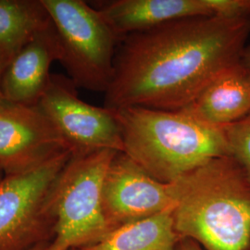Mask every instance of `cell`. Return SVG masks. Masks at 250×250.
Returning a JSON list of instances; mask_svg holds the SVG:
<instances>
[{
    "instance_id": "6da1fadb",
    "label": "cell",
    "mask_w": 250,
    "mask_h": 250,
    "mask_svg": "<svg viewBox=\"0 0 250 250\" xmlns=\"http://www.w3.org/2000/svg\"><path fill=\"white\" fill-rule=\"evenodd\" d=\"M250 35V18L197 16L126 36L104 107L180 110L241 61Z\"/></svg>"
},
{
    "instance_id": "7a4b0ae2",
    "label": "cell",
    "mask_w": 250,
    "mask_h": 250,
    "mask_svg": "<svg viewBox=\"0 0 250 250\" xmlns=\"http://www.w3.org/2000/svg\"><path fill=\"white\" fill-rule=\"evenodd\" d=\"M176 182L172 217L180 238L204 250H250V181L237 161L216 158Z\"/></svg>"
},
{
    "instance_id": "3957f363",
    "label": "cell",
    "mask_w": 250,
    "mask_h": 250,
    "mask_svg": "<svg viewBox=\"0 0 250 250\" xmlns=\"http://www.w3.org/2000/svg\"><path fill=\"white\" fill-rule=\"evenodd\" d=\"M124 153L153 178L172 183L216 158L231 156L225 127L204 125L181 110H115Z\"/></svg>"
},
{
    "instance_id": "277c9868",
    "label": "cell",
    "mask_w": 250,
    "mask_h": 250,
    "mask_svg": "<svg viewBox=\"0 0 250 250\" xmlns=\"http://www.w3.org/2000/svg\"><path fill=\"white\" fill-rule=\"evenodd\" d=\"M60 45L61 63L77 88L106 93L120 39L97 8L83 0H42Z\"/></svg>"
},
{
    "instance_id": "5b68a950",
    "label": "cell",
    "mask_w": 250,
    "mask_h": 250,
    "mask_svg": "<svg viewBox=\"0 0 250 250\" xmlns=\"http://www.w3.org/2000/svg\"><path fill=\"white\" fill-rule=\"evenodd\" d=\"M118 151L72 155L54 193L56 232L47 250H74L111 232L102 207L103 182Z\"/></svg>"
},
{
    "instance_id": "8992f818",
    "label": "cell",
    "mask_w": 250,
    "mask_h": 250,
    "mask_svg": "<svg viewBox=\"0 0 250 250\" xmlns=\"http://www.w3.org/2000/svg\"><path fill=\"white\" fill-rule=\"evenodd\" d=\"M72 156L65 152L35 170L0 181V250H34L53 241L54 193Z\"/></svg>"
},
{
    "instance_id": "52a82bcc",
    "label": "cell",
    "mask_w": 250,
    "mask_h": 250,
    "mask_svg": "<svg viewBox=\"0 0 250 250\" xmlns=\"http://www.w3.org/2000/svg\"><path fill=\"white\" fill-rule=\"evenodd\" d=\"M38 106L62 134L72 155L104 149L124 151L115 110L82 100L70 78L52 74Z\"/></svg>"
},
{
    "instance_id": "ba28073f",
    "label": "cell",
    "mask_w": 250,
    "mask_h": 250,
    "mask_svg": "<svg viewBox=\"0 0 250 250\" xmlns=\"http://www.w3.org/2000/svg\"><path fill=\"white\" fill-rule=\"evenodd\" d=\"M177 195L176 181L160 182L125 153L117 152L103 182L102 207L113 231L175 207Z\"/></svg>"
},
{
    "instance_id": "9c48e42d",
    "label": "cell",
    "mask_w": 250,
    "mask_h": 250,
    "mask_svg": "<svg viewBox=\"0 0 250 250\" xmlns=\"http://www.w3.org/2000/svg\"><path fill=\"white\" fill-rule=\"evenodd\" d=\"M65 152H71L66 141L38 105L0 103V170L4 176L35 170Z\"/></svg>"
},
{
    "instance_id": "30bf717a",
    "label": "cell",
    "mask_w": 250,
    "mask_h": 250,
    "mask_svg": "<svg viewBox=\"0 0 250 250\" xmlns=\"http://www.w3.org/2000/svg\"><path fill=\"white\" fill-rule=\"evenodd\" d=\"M59 59L60 45L51 22L9 61L2 79L3 99L21 105H38L51 80L50 67Z\"/></svg>"
},
{
    "instance_id": "8fae6325",
    "label": "cell",
    "mask_w": 250,
    "mask_h": 250,
    "mask_svg": "<svg viewBox=\"0 0 250 250\" xmlns=\"http://www.w3.org/2000/svg\"><path fill=\"white\" fill-rule=\"evenodd\" d=\"M198 122L226 127L250 112V74L241 61L219 72L180 109Z\"/></svg>"
},
{
    "instance_id": "7c38bea8",
    "label": "cell",
    "mask_w": 250,
    "mask_h": 250,
    "mask_svg": "<svg viewBox=\"0 0 250 250\" xmlns=\"http://www.w3.org/2000/svg\"><path fill=\"white\" fill-rule=\"evenodd\" d=\"M97 9L120 42L180 19L212 16L206 0H111Z\"/></svg>"
},
{
    "instance_id": "4fadbf2b",
    "label": "cell",
    "mask_w": 250,
    "mask_h": 250,
    "mask_svg": "<svg viewBox=\"0 0 250 250\" xmlns=\"http://www.w3.org/2000/svg\"><path fill=\"white\" fill-rule=\"evenodd\" d=\"M173 208L150 218L121 226L98 243L74 250H175Z\"/></svg>"
},
{
    "instance_id": "5bb4252c",
    "label": "cell",
    "mask_w": 250,
    "mask_h": 250,
    "mask_svg": "<svg viewBox=\"0 0 250 250\" xmlns=\"http://www.w3.org/2000/svg\"><path fill=\"white\" fill-rule=\"evenodd\" d=\"M50 25L51 19L42 0H0V52L12 59Z\"/></svg>"
},
{
    "instance_id": "9a60e30c",
    "label": "cell",
    "mask_w": 250,
    "mask_h": 250,
    "mask_svg": "<svg viewBox=\"0 0 250 250\" xmlns=\"http://www.w3.org/2000/svg\"><path fill=\"white\" fill-rule=\"evenodd\" d=\"M231 157L239 163L250 181V112L225 127Z\"/></svg>"
},
{
    "instance_id": "2e32d148",
    "label": "cell",
    "mask_w": 250,
    "mask_h": 250,
    "mask_svg": "<svg viewBox=\"0 0 250 250\" xmlns=\"http://www.w3.org/2000/svg\"><path fill=\"white\" fill-rule=\"evenodd\" d=\"M212 16L250 18V0H206Z\"/></svg>"
},
{
    "instance_id": "e0dca14e",
    "label": "cell",
    "mask_w": 250,
    "mask_h": 250,
    "mask_svg": "<svg viewBox=\"0 0 250 250\" xmlns=\"http://www.w3.org/2000/svg\"><path fill=\"white\" fill-rule=\"evenodd\" d=\"M175 250H204V249L193 239L181 238L176 245Z\"/></svg>"
},
{
    "instance_id": "ac0fdd59",
    "label": "cell",
    "mask_w": 250,
    "mask_h": 250,
    "mask_svg": "<svg viewBox=\"0 0 250 250\" xmlns=\"http://www.w3.org/2000/svg\"><path fill=\"white\" fill-rule=\"evenodd\" d=\"M10 60H11V58H9V56L0 52V103L4 100L2 97V79H3L5 70H6Z\"/></svg>"
},
{
    "instance_id": "d6986e66",
    "label": "cell",
    "mask_w": 250,
    "mask_h": 250,
    "mask_svg": "<svg viewBox=\"0 0 250 250\" xmlns=\"http://www.w3.org/2000/svg\"><path fill=\"white\" fill-rule=\"evenodd\" d=\"M241 62L250 74V45H247L242 54Z\"/></svg>"
},
{
    "instance_id": "ffe728a7",
    "label": "cell",
    "mask_w": 250,
    "mask_h": 250,
    "mask_svg": "<svg viewBox=\"0 0 250 250\" xmlns=\"http://www.w3.org/2000/svg\"><path fill=\"white\" fill-rule=\"evenodd\" d=\"M50 245H45V246H41V247H39V248H36L34 250H47L48 249V247H49Z\"/></svg>"
},
{
    "instance_id": "44dd1931",
    "label": "cell",
    "mask_w": 250,
    "mask_h": 250,
    "mask_svg": "<svg viewBox=\"0 0 250 250\" xmlns=\"http://www.w3.org/2000/svg\"><path fill=\"white\" fill-rule=\"evenodd\" d=\"M3 177H4V175H3V173H2L1 170H0V181L3 179Z\"/></svg>"
}]
</instances>
